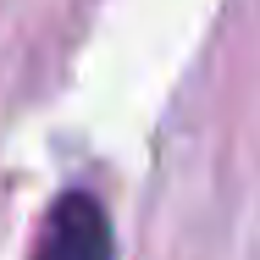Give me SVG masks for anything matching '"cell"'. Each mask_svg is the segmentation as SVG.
Wrapping results in <instances>:
<instances>
[{"mask_svg":"<svg viewBox=\"0 0 260 260\" xmlns=\"http://www.w3.org/2000/svg\"><path fill=\"white\" fill-rule=\"evenodd\" d=\"M34 260H116L105 205L94 194H61L39 227Z\"/></svg>","mask_w":260,"mask_h":260,"instance_id":"cell-1","label":"cell"}]
</instances>
